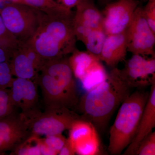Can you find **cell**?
<instances>
[{
    "label": "cell",
    "instance_id": "obj_32",
    "mask_svg": "<svg viewBox=\"0 0 155 155\" xmlns=\"http://www.w3.org/2000/svg\"><path fill=\"white\" fill-rule=\"evenodd\" d=\"M60 1H61V0H57V2H58L59 3V2H60Z\"/></svg>",
    "mask_w": 155,
    "mask_h": 155
},
{
    "label": "cell",
    "instance_id": "obj_11",
    "mask_svg": "<svg viewBox=\"0 0 155 155\" xmlns=\"http://www.w3.org/2000/svg\"><path fill=\"white\" fill-rule=\"evenodd\" d=\"M30 134L21 113L14 110L0 119V155L13 151Z\"/></svg>",
    "mask_w": 155,
    "mask_h": 155
},
{
    "label": "cell",
    "instance_id": "obj_22",
    "mask_svg": "<svg viewBox=\"0 0 155 155\" xmlns=\"http://www.w3.org/2000/svg\"><path fill=\"white\" fill-rule=\"evenodd\" d=\"M19 43L16 38L6 28L0 15V48L13 52Z\"/></svg>",
    "mask_w": 155,
    "mask_h": 155
},
{
    "label": "cell",
    "instance_id": "obj_19",
    "mask_svg": "<svg viewBox=\"0 0 155 155\" xmlns=\"http://www.w3.org/2000/svg\"><path fill=\"white\" fill-rule=\"evenodd\" d=\"M107 35L103 28L93 29L84 41L87 51L100 60L101 52Z\"/></svg>",
    "mask_w": 155,
    "mask_h": 155
},
{
    "label": "cell",
    "instance_id": "obj_13",
    "mask_svg": "<svg viewBox=\"0 0 155 155\" xmlns=\"http://www.w3.org/2000/svg\"><path fill=\"white\" fill-rule=\"evenodd\" d=\"M76 7L73 16V28L76 39L83 42L91 31L103 28V15L89 0H81Z\"/></svg>",
    "mask_w": 155,
    "mask_h": 155
},
{
    "label": "cell",
    "instance_id": "obj_9",
    "mask_svg": "<svg viewBox=\"0 0 155 155\" xmlns=\"http://www.w3.org/2000/svg\"><path fill=\"white\" fill-rule=\"evenodd\" d=\"M44 62V60L27 41L19 42L12 52L9 64L14 77L30 79L36 82Z\"/></svg>",
    "mask_w": 155,
    "mask_h": 155
},
{
    "label": "cell",
    "instance_id": "obj_7",
    "mask_svg": "<svg viewBox=\"0 0 155 155\" xmlns=\"http://www.w3.org/2000/svg\"><path fill=\"white\" fill-rule=\"evenodd\" d=\"M127 51L133 54L155 57V33L148 24L142 8L137 7L127 29Z\"/></svg>",
    "mask_w": 155,
    "mask_h": 155
},
{
    "label": "cell",
    "instance_id": "obj_31",
    "mask_svg": "<svg viewBox=\"0 0 155 155\" xmlns=\"http://www.w3.org/2000/svg\"><path fill=\"white\" fill-rule=\"evenodd\" d=\"M11 2L16 3H21L22 4V0H9Z\"/></svg>",
    "mask_w": 155,
    "mask_h": 155
},
{
    "label": "cell",
    "instance_id": "obj_12",
    "mask_svg": "<svg viewBox=\"0 0 155 155\" xmlns=\"http://www.w3.org/2000/svg\"><path fill=\"white\" fill-rule=\"evenodd\" d=\"M122 76L134 88H143L155 82V57L133 54L120 69Z\"/></svg>",
    "mask_w": 155,
    "mask_h": 155
},
{
    "label": "cell",
    "instance_id": "obj_33",
    "mask_svg": "<svg viewBox=\"0 0 155 155\" xmlns=\"http://www.w3.org/2000/svg\"><path fill=\"white\" fill-rule=\"evenodd\" d=\"M3 0H0V2H3Z\"/></svg>",
    "mask_w": 155,
    "mask_h": 155
},
{
    "label": "cell",
    "instance_id": "obj_1",
    "mask_svg": "<svg viewBox=\"0 0 155 155\" xmlns=\"http://www.w3.org/2000/svg\"><path fill=\"white\" fill-rule=\"evenodd\" d=\"M134 89L122 76L120 69L113 68L105 80L79 99L77 107L81 119L102 131L114 111Z\"/></svg>",
    "mask_w": 155,
    "mask_h": 155
},
{
    "label": "cell",
    "instance_id": "obj_29",
    "mask_svg": "<svg viewBox=\"0 0 155 155\" xmlns=\"http://www.w3.org/2000/svg\"><path fill=\"white\" fill-rule=\"evenodd\" d=\"M13 52L0 48V63L9 62Z\"/></svg>",
    "mask_w": 155,
    "mask_h": 155
},
{
    "label": "cell",
    "instance_id": "obj_35",
    "mask_svg": "<svg viewBox=\"0 0 155 155\" xmlns=\"http://www.w3.org/2000/svg\"><path fill=\"white\" fill-rule=\"evenodd\" d=\"M1 9H0V11H1Z\"/></svg>",
    "mask_w": 155,
    "mask_h": 155
},
{
    "label": "cell",
    "instance_id": "obj_17",
    "mask_svg": "<svg viewBox=\"0 0 155 155\" xmlns=\"http://www.w3.org/2000/svg\"><path fill=\"white\" fill-rule=\"evenodd\" d=\"M97 59H99L87 51L76 49L71 54L68 61L74 77L80 81L93 63Z\"/></svg>",
    "mask_w": 155,
    "mask_h": 155
},
{
    "label": "cell",
    "instance_id": "obj_4",
    "mask_svg": "<svg viewBox=\"0 0 155 155\" xmlns=\"http://www.w3.org/2000/svg\"><path fill=\"white\" fill-rule=\"evenodd\" d=\"M149 92L136 88L121 104L110 131L108 151L112 155L122 154L135 136Z\"/></svg>",
    "mask_w": 155,
    "mask_h": 155
},
{
    "label": "cell",
    "instance_id": "obj_2",
    "mask_svg": "<svg viewBox=\"0 0 155 155\" xmlns=\"http://www.w3.org/2000/svg\"><path fill=\"white\" fill-rule=\"evenodd\" d=\"M73 16L71 9L64 7L44 13L36 32L28 42L44 61L66 57L76 49Z\"/></svg>",
    "mask_w": 155,
    "mask_h": 155
},
{
    "label": "cell",
    "instance_id": "obj_3",
    "mask_svg": "<svg viewBox=\"0 0 155 155\" xmlns=\"http://www.w3.org/2000/svg\"><path fill=\"white\" fill-rule=\"evenodd\" d=\"M46 108L77 107L79 98L75 78L66 57L45 60L37 77Z\"/></svg>",
    "mask_w": 155,
    "mask_h": 155
},
{
    "label": "cell",
    "instance_id": "obj_24",
    "mask_svg": "<svg viewBox=\"0 0 155 155\" xmlns=\"http://www.w3.org/2000/svg\"><path fill=\"white\" fill-rule=\"evenodd\" d=\"M155 155V132L152 131L143 139L134 155Z\"/></svg>",
    "mask_w": 155,
    "mask_h": 155
},
{
    "label": "cell",
    "instance_id": "obj_5",
    "mask_svg": "<svg viewBox=\"0 0 155 155\" xmlns=\"http://www.w3.org/2000/svg\"><path fill=\"white\" fill-rule=\"evenodd\" d=\"M21 114L31 134L38 136L62 134L82 119L80 115L66 107L46 108L44 112L35 108Z\"/></svg>",
    "mask_w": 155,
    "mask_h": 155
},
{
    "label": "cell",
    "instance_id": "obj_34",
    "mask_svg": "<svg viewBox=\"0 0 155 155\" xmlns=\"http://www.w3.org/2000/svg\"><path fill=\"white\" fill-rule=\"evenodd\" d=\"M145 1H147L148 0H145Z\"/></svg>",
    "mask_w": 155,
    "mask_h": 155
},
{
    "label": "cell",
    "instance_id": "obj_14",
    "mask_svg": "<svg viewBox=\"0 0 155 155\" xmlns=\"http://www.w3.org/2000/svg\"><path fill=\"white\" fill-rule=\"evenodd\" d=\"M37 83L30 79L14 78L9 88L12 102L15 107L25 112L35 108L38 101Z\"/></svg>",
    "mask_w": 155,
    "mask_h": 155
},
{
    "label": "cell",
    "instance_id": "obj_8",
    "mask_svg": "<svg viewBox=\"0 0 155 155\" xmlns=\"http://www.w3.org/2000/svg\"><path fill=\"white\" fill-rule=\"evenodd\" d=\"M139 6L138 0H117L108 4L102 15V27L107 35L127 30Z\"/></svg>",
    "mask_w": 155,
    "mask_h": 155
},
{
    "label": "cell",
    "instance_id": "obj_18",
    "mask_svg": "<svg viewBox=\"0 0 155 155\" xmlns=\"http://www.w3.org/2000/svg\"><path fill=\"white\" fill-rule=\"evenodd\" d=\"M107 75L105 68L101 60L97 59L93 63L80 81L83 88L87 91L105 80Z\"/></svg>",
    "mask_w": 155,
    "mask_h": 155
},
{
    "label": "cell",
    "instance_id": "obj_30",
    "mask_svg": "<svg viewBox=\"0 0 155 155\" xmlns=\"http://www.w3.org/2000/svg\"><path fill=\"white\" fill-rule=\"evenodd\" d=\"M81 0H61L59 3L65 8L71 9L74 7H76Z\"/></svg>",
    "mask_w": 155,
    "mask_h": 155
},
{
    "label": "cell",
    "instance_id": "obj_25",
    "mask_svg": "<svg viewBox=\"0 0 155 155\" xmlns=\"http://www.w3.org/2000/svg\"><path fill=\"white\" fill-rule=\"evenodd\" d=\"M45 144L49 147L56 155H58L59 152L67 140V138L62 134L48 135L42 138Z\"/></svg>",
    "mask_w": 155,
    "mask_h": 155
},
{
    "label": "cell",
    "instance_id": "obj_16",
    "mask_svg": "<svg viewBox=\"0 0 155 155\" xmlns=\"http://www.w3.org/2000/svg\"><path fill=\"white\" fill-rule=\"evenodd\" d=\"M127 30L107 35L101 52L100 60L114 68L125 60L127 51Z\"/></svg>",
    "mask_w": 155,
    "mask_h": 155
},
{
    "label": "cell",
    "instance_id": "obj_28",
    "mask_svg": "<svg viewBox=\"0 0 155 155\" xmlns=\"http://www.w3.org/2000/svg\"><path fill=\"white\" fill-rule=\"evenodd\" d=\"M75 152L74 147L69 140L67 139L66 142L62 147L58 155H74Z\"/></svg>",
    "mask_w": 155,
    "mask_h": 155
},
{
    "label": "cell",
    "instance_id": "obj_15",
    "mask_svg": "<svg viewBox=\"0 0 155 155\" xmlns=\"http://www.w3.org/2000/svg\"><path fill=\"white\" fill-rule=\"evenodd\" d=\"M155 127V82L150 86L148 98L140 118L136 133L123 155H134L141 142Z\"/></svg>",
    "mask_w": 155,
    "mask_h": 155
},
{
    "label": "cell",
    "instance_id": "obj_27",
    "mask_svg": "<svg viewBox=\"0 0 155 155\" xmlns=\"http://www.w3.org/2000/svg\"><path fill=\"white\" fill-rule=\"evenodd\" d=\"M142 11L148 24L155 33V0H148Z\"/></svg>",
    "mask_w": 155,
    "mask_h": 155
},
{
    "label": "cell",
    "instance_id": "obj_10",
    "mask_svg": "<svg viewBox=\"0 0 155 155\" xmlns=\"http://www.w3.org/2000/svg\"><path fill=\"white\" fill-rule=\"evenodd\" d=\"M68 139L79 155L101 154L100 137L94 125L80 119L75 121L69 129Z\"/></svg>",
    "mask_w": 155,
    "mask_h": 155
},
{
    "label": "cell",
    "instance_id": "obj_26",
    "mask_svg": "<svg viewBox=\"0 0 155 155\" xmlns=\"http://www.w3.org/2000/svg\"><path fill=\"white\" fill-rule=\"evenodd\" d=\"M14 78L9 62L0 63V88H10Z\"/></svg>",
    "mask_w": 155,
    "mask_h": 155
},
{
    "label": "cell",
    "instance_id": "obj_23",
    "mask_svg": "<svg viewBox=\"0 0 155 155\" xmlns=\"http://www.w3.org/2000/svg\"><path fill=\"white\" fill-rule=\"evenodd\" d=\"M9 89L0 88V119L8 116L15 110Z\"/></svg>",
    "mask_w": 155,
    "mask_h": 155
},
{
    "label": "cell",
    "instance_id": "obj_21",
    "mask_svg": "<svg viewBox=\"0 0 155 155\" xmlns=\"http://www.w3.org/2000/svg\"><path fill=\"white\" fill-rule=\"evenodd\" d=\"M25 4L45 13L50 14L64 7L55 0H22Z\"/></svg>",
    "mask_w": 155,
    "mask_h": 155
},
{
    "label": "cell",
    "instance_id": "obj_6",
    "mask_svg": "<svg viewBox=\"0 0 155 155\" xmlns=\"http://www.w3.org/2000/svg\"><path fill=\"white\" fill-rule=\"evenodd\" d=\"M44 12L21 3L6 4L0 15L6 28L19 42L30 40L38 28Z\"/></svg>",
    "mask_w": 155,
    "mask_h": 155
},
{
    "label": "cell",
    "instance_id": "obj_20",
    "mask_svg": "<svg viewBox=\"0 0 155 155\" xmlns=\"http://www.w3.org/2000/svg\"><path fill=\"white\" fill-rule=\"evenodd\" d=\"M41 139L38 136L31 134L12 151V155H40Z\"/></svg>",
    "mask_w": 155,
    "mask_h": 155
}]
</instances>
